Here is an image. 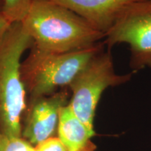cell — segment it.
Wrapping results in <instances>:
<instances>
[{"instance_id": "3957f363", "label": "cell", "mask_w": 151, "mask_h": 151, "mask_svg": "<svg viewBox=\"0 0 151 151\" xmlns=\"http://www.w3.org/2000/svg\"><path fill=\"white\" fill-rule=\"evenodd\" d=\"M101 41L92 48L66 52L50 53L32 46L20 65V76L27 100L48 96L69 86L75 76L103 47Z\"/></svg>"}, {"instance_id": "7c38bea8", "label": "cell", "mask_w": 151, "mask_h": 151, "mask_svg": "<svg viewBox=\"0 0 151 151\" xmlns=\"http://www.w3.org/2000/svg\"><path fill=\"white\" fill-rule=\"evenodd\" d=\"M10 24H11L6 20L3 15L1 14V13L0 12V37L7 29V28L9 27Z\"/></svg>"}, {"instance_id": "8fae6325", "label": "cell", "mask_w": 151, "mask_h": 151, "mask_svg": "<svg viewBox=\"0 0 151 151\" xmlns=\"http://www.w3.org/2000/svg\"><path fill=\"white\" fill-rule=\"evenodd\" d=\"M8 140L4 151H35V147L22 138H14Z\"/></svg>"}, {"instance_id": "9c48e42d", "label": "cell", "mask_w": 151, "mask_h": 151, "mask_svg": "<svg viewBox=\"0 0 151 151\" xmlns=\"http://www.w3.org/2000/svg\"><path fill=\"white\" fill-rule=\"evenodd\" d=\"M1 14L11 24L22 22L27 16L33 0H3Z\"/></svg>"}, {"instance_id": "4fadbf2b", "label": "cell", "mask_w": 151, "mask_h": 151, "mask_svg": "<svg viewBox=\"0 0 151 151\" xmlns=\"http://www.w3.org/2000/svg\"><path fill=\"white\" fill-rule=\"evenodd\" d=\"M8 139L2 135L0 134V151H4L6 148L7 143H8Z\"/></svg>"}, {"instance_id": "52a82bcc", "label": "cell", "mask_w": 151, "mask_h": 151, "mask_svg": "<svg viewBox=\"0 0 151 151\" xmlns=\"http://www.w3.org/2000/svg\"><path fill=\"white\" fill-rule=\"evenodd\" d=\"M84 19L106 36L119 17L132 4L143 0H49Z\"/></svg>"}, {"instance_id": "6da1fadb", "label": "cell", "mask_w": 151, "mask_h": 151, "mask_svg": "<svg viewBox=\"0 0 151 151\" xmlns=\"http://www.w3.org/2000/svg\"><path fill=\"white\" fill-rule=\"evenodd\" d=\"M21 24L32 39V46L50 53L85 50L105 38L73 11L49 0H33Z\"/></svg>"}, {"instance_id": "30bf717a", "label": "cell", "mask_w": 151, "mask_h": 151, "mask_svg": "<svg viewBox=\"0 0 151 151\" xmlns=\"http://www.w3.org/2000/svg\"><path fill=\"white\" fill-rule=\"evenodd\" d=\"M35 151H68L58 137L50 138L35 147Z\"/></svg>"}, {"instance_id": "8992f818", "label": "cell", "mask_w": 151, "mask_h": 151, "mask_svg": "<svg viewBox=\"0 0 151 151\" xmlns=\"http://www.w3.org/2000/svg\"><path fill=\"white\" fill-rule=\"evenodd\" d=\"M69 92L62 88L48 96L27 100L22 121L21 138L35 147L57 137L60 113L69 102Z\"/></svg>"}, {"instance_id": "277c9868", "label": "cell", "mask_w": 151, "mask_h": 151, "mask_svg": "<svg viewBox=\"0 0 151 151\" xmlns=\"http://www.w3.org/2000/svg\"><path fill=\"white\" fill-rule=\"evenodd\" d=\"M133 73H116L111 49L105 46L92 57L70 83L68 88L72 96L69 104L76 116L90 131L95 132L94 120L96 109L104 90L128 82Z\"/></svg>"}, {"instance_id": "ba28073f", "label": "cell", "mask_w": 151, "mask_h": 151, "mask_svg": "<svg viewBox=\"0 0 151 151\" xmlns=\"http://www.w3.org/2000/svg\"><path fill=\"white\" fill-rule=\"evenodd\" d=\"M95 132L90 131L73 113L69 104L61 109L57 137L68 151H95L91 138Z\"/></svg>"}, {"instance_id": "7a4b0ae2", "label": "cell", "mask_w": 151, "mask_h": 151, "mask_svg": "<svg viewBox=\"0 0 151 151\" xmlns=\"http://www.w3.org/2000/svg\"><path fill=\"white\" fill-rule=\"evenodd\" d=\"M32 43L21 22L10 24L0 37V134L7 139L21 138L27 95L20 65Z\"/></svg>"}, {"instance_id": "5bb4252c", "label": "cell", "mask_w": 151, "mask_h": 151, "mask_svg": "<svg viewBox=\"0 0 151 151\" xmlns=\"http://www.w3.org/2000/svg\"><path fill=\"white\" fill-rule=\"evenodd\" d=\"M3 0H0V12L1 11V9H2V6H3Z\"/></svg>"}, {"instance_id": "5b68a950", "label": "cell", "mask_w": 151, "mask_h": 151, "mask_svg": "<svg viewBox=\"0 0 151 151\" xmlns=\"http://www.w3.org/2000/svg\"><path fill=\"white\" fill-rule=\"evenodd\" d=\"M107 48L129 45V65L132 72L151 68V0L132 4L119 17L105 36Z\"/></svg>"}]
</instances>
